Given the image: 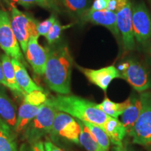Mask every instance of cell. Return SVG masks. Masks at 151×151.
<instances>
[{"mask_svg":"<svg viewBox=\"0 0 151 151\" xmlns=\"http://www.w3.org/2000/svg\"><path fill=\"white\" fill-rule=\"evenodd\" d=\"M47 51L48 58L43 74L47 86L59 94H69L73 67V58L69 46L61 43L47 48Z\"/></svg>","mask_w":151,"mask_h":151,"instance_id":"6da1fadb","label":"cell"},{"mask_svg":"<svg viewBox=\"0 0 151 151\" xmlns=\"http://www.w3.org/2000/svg\"><path fill=\"white\" fill-rule=\"evenodd\" d=\"M47 105L65 112L82 122H88L101 127L109 116L97 107V104L74 95L58 94L48 98Z\"/></svg>","mask_w":151,"mask_h":151,"instance_id":"7a4b0ae2","label":"cell"},{"mask_svg":"<svg viewBox=\"0 0 151 151\" xmlns=\"http://www.w3.org/2000/svg\"><path fill=\"white\" fill-rule=\"evenodd\" d=\"M141 111L133 127L128 134L134 143L151 148V92L140 93Z\"/></svg>","mask_w":151,"mask_h":151,"instance_id":"3957f363","label":"cell"},{"mask_svg":"<svg viewBox=\"0 0 151 151\" xmlns=\"http://www.w3.org/2000/svg\"><path fill=\"white\" fill-rule=\"evenodd\" d=\"M58 110L43 104L35 118L24 131V138L31 144L38 142L41 138L50 134L55 117Z\"/></svg>","mask_w":151,"mask_h":151,"instance_id":"277c9868","label":"cell"},{"mask_svg":"<svg viewBox=\"0 0 151 151\" xmlns=\"http://www.w3.org/2000/svg\"><path fill=\"white\" fill-rule=\"evenodd\" d=\"M120 78L124 79L133 89L139 93L147 91L151 88V78L148 71L141 62L129 59L118 67Z\"/></svg>","mask_w":151,"mask_h":151,"instance_id":"5b68a950","label":"cell"},{"mask_svg":"<svg viewBox=\"0 0 151 151\" xmlns=\"http://www.w3.org/2000/svg\"><path fill=\"white\" fill-rule=\"evenodd\" d=\"M11 24L14 33L18 40L22 52H25L29 38L38 36V22L29 15L21 12L14 6H11Z\"/></svg>","mask_w":151,"mask_h":151,"instance_id":"8992f818","label":"cell"},{"mask_svg":"<svg viewBox=\"0 0 151 151\" xmlns=\"http://www.w3.org/2000/svg\"><path fill=\"white\" fill-rule=\"evenodd\" d=\"M0 47L11 58L24 62L23 55L15 36L9 13L0 6Z\"/></svg>","mask_w":151,"mask_h":151,"instance_id":"52a82bcc","label":"cell"},{"mask_svg":"<svg viewBox=\"0 0 151 151\" xmlns=\"http://www.w3.org/2000/svg\"><path fill=\"white\" fill-rule=\"evenodd\" d=\"M132 5L130 0L118 6L116 11L117 26L121 37L124 49L127 51L134 50L136 41L132 28Z\"/></svg>","mask_w":151,"mask_h":151,"instance_id":"ba28073f","label":"cell"},{"mask_svg":"<svg viewBox=\"0 0 151 151\" xmlns=\"http://www.w3.org/2000/svg\"><path fill=\"white\" fill-rule=\"evenodd\" d=\"M132 28L135 41L144 46L151 39V14L142 2L132 6Z\"/></svg>","mask_w":151,"mask_h":151,"instance_id":"9c48e42d","label":"cell"},{"mask_svg":"<svg viewBox=\"0 0 151 151\" xmlns=\"http://www.w3.org/2000/svg\"><path fill=\"white\" fill-rule=\"evenodd\" d=\"M81 125L70 115L58 111L55 117L50 135L62 137L75 143H79Z\"/></svg>","mask_w":151,"mask_h":151,"instance_id":"30bf717a","label":"cell"},{"mask_svg":"<svg viewBox=\"0 0 151 151\" xmlns=\"http://www.w3.org/2000/svg\"><path fill=\"white\" fill-rule=\"evenodd\" d=\"M78 68L90 83L105 92L114 79L120 78V71L114 65L107 66L99 69H86L81 67Z\"/></svg>","mask_w":151,"mask_h":151,"instance_id":"8fae6325","label":"cell"},{"mask_svg":"<svg viewBox=\"0 0 151 151\" xmlns=\"http://www.w3.org/2000/svg\"><path fill=\"white\" fill-rule=\"evenodd\" d=\"M38 38V36H32L29 38L24 55L34 71L38 75L42 76L44 74L48 51L47 48H44L39 44Z\"/></svg>","mask_w":151,"mask_h":151,"instance_id":"7c38bea8","label":"cell"},{"mask_svg":"<svg viewBox=\"0 0 151 151\" xmlns=\"http://www.w3.org/2000/svg\"><path fill=\"white\" fill-rule=\"evenodd\" d=\"M81 22H89L94 24L101 25L107 28L113 35L119 39L120 35L117 26L116 12L107 9L102 11H91L88 10L81 18Z\"/></svg>","mask_w":151,"mask_h":151,"instance_id":"4fadbf2b","label":"cell"},{"mask_svg":"<svg viewBox=\"0 0 151 151\" xmlns=\"http://www.w3.org/2000/svg\"><path fill=\"white\" fill-rule=\"evenodd\" d=\"M13 66L14 67L15 75L17 83L21 88V90L24 93L27 94L35 91V90H41L43 91V88L40 86H37L34 81L32 80L31 77L28 74L25 67L23 64L19 60L11 58Z\"/></svg>","mask_w":151,"mask_h":151,"instance_id":"5bb4252c","label":"cell"},{"mask_svg":"<svg viewBox=\"0 0 151 151\" xmlns=\"http://www.w3.org/2000/svg\"><path fill=\"white\" fill-rule=\"evenodd\" d=\"M101 128L105 132L113 144L116 146H122V140L127 134V132L118 118L109 116Z\"/></svg>","mask_w":151,"mask_h":151,"instance_id":"9a60e30c","label":"cell"},{"mask_svg":"<svg viewBox=\"0 0 151 151\" xmlns=\"http://www.w3.org/2000/svg\"><path fill=\"white\" fill-rule=\"evenodd\" d=\"M41 106H34L23 101L17 113L16 123L14 129L16 133L19 134L24 131L28 124L39 113Z\"/></svg>","mask_w":151,"mask_h":151,"instance_id":"2e32d148","label":"cell"},{"mask_svg":"<svg viewBox=\"0 0 151 151\" xmlns=\"http://www.w3.org/2000/svg\"><path fill=\"white\" fill-rule=\"evenodd\" d=\"M141 107V100L140 97H130V102L127 108L121 115V122L127 129V134L131 131L134 124L140 115Z\"/></svg>","mask_w":151,"mask_h":151,"instance_id":"e0dca14e","label":"cell"},{"mask_svg":"<svg viewBox=\"0 0 151 151\" xmlns=\"http://www.w3.org/2000/svg\"><path fill=\"white\" fill-rule=\"evenodd\" d=\"M17 113L16 106L4 92L0 89V117L11 129H15Z\"/></svg>","mask_w":151,"mask_h":151,"instance_id":"ac0fdd59","label":"cell"},{"mask_svg":"<svg viewBox=\"0 0 151 151\" xmlns=\"http://www.w3.org/2000/svg\"><path fill=\"white\" fill-rule=\"evenodd\" d=\"M1 62L2 64L4 74L8 86L7 88H10L15 94L18 95H25V93L17 83L14 67L11 62V58L6 54H3L1 56Z\"/></svg>","mask_w":151,"mask_h":151,"instance_id":"d6986e66","label":"cell"},{"mask_svg":"<svg viewBox=\"0 0 151 151\" xmlns=\"http://www.w3.org/2000/svg\"><path fill=\"white\" fill-rule=\"evenodd\" d=\"M65 10L73 18L81 21L83 16L90 9V0H57Z\"/></svg>","mask_w":151,"mask_h":151,"instance_id":"ffe728a7","label":"cell"},{"mask_svg":"<svg viewBox=\"0 0 151 151\" xmlns=\"http://www.w3.org/2000/svg\"><path fill=\"white\" fill-rule=\"evenodd\" d=\"M130 102V97L122 103H116L111 101L108 97H106L101 104H98L97 107L107 116L118 118L127 108Z\"/></svg>","mask_w":151,"mask_h":151,"instance_id":"44dd1931","label":"cell"},{"mask_svg":"<svg viewBox=\"0 0 151 151\" xmlns=\"http://www.w3.org/2000/svg\"><path fill=\"white\" fill-rule=\"evenodd\" d=\"M0 151H18L11 127L0 118Z\"/></svg>","mask_w":151,"mask_h":151,"instance_id":"7402d4cb","label":"cell"},{"mask_svg":"<svg viewBox=\"0 0 151 151\" xmlns=\"http://www.w3.org/2000/svg\"><path fill=\"white\" fill-rule=\"evenodd\" d=\"M78 122L81 128L79 143L82 145L87 151H104L88 128L81 120H78Z\"/></svg>","mask_w":151,"mask_h":151,"instance_id":"603a6c76","label":"cell"},{"mask_svg":"<svg viewBox=\"0 0 151 151\" xmlns=\"http://www.w3.org/2000/svg\"><path fill=\"white\" fill-rule=\"evenodd\" d=\"M82 122L91 132L92 135L95 138L96 141L99 143V145L102 148V150L104 151H108L109 150V148H110L111 141L108 136L105 133V132L99 126L96 125L94 124H92L88 122Z\"/></svg>","mask_w":151,"mask_h":151,"instance_id":"cb8c5ba5","label":"cell"},{"mask_svg":"<svg viewBox=\"0 0 151 151\" xmlns=\"http://www.w3.org/2000/svg\"><path fill=\"white\" fill-rule=\"evenodd\" d=\"M17 3L24 6H39L45 9H48L55 12H60V9L55 0H14Z\"/></svg>","mask_w":151,"mask_h":151,"instance_id":"d4e9b609","label":"cell"},{"mask_svg":"<svg viewBox=\"0 0 151 151\" xmlns=\"http://www.w3.org/2000/svg\"><path fill=\"white\" fill-rule=\"evenodd\" d=\"M73 25V24H69L67 25H62L60 24L59 20L57 19L55 22H54L52 26L49 30L48 33L46 36V40L48 41L49 44H52V43H55L60 39L61 34L64 30L68 29V28L71 27Z\"/></svg>","mask_w":151,"mask_h":151,"instance_id":"484cf974","label":"cell"},{"mask_svg":"<svg viewBox=\"0 0 151 151\" xmlns=\"http://www.w3.org/2000/svg\"><path fill=\"white\" fill-rule=\"evenodd\" d=\"M47 99V95L41 90H35L24 96V102L34 106H41L46 102Z\"/></svg>","mask_w":151,"mask_h":151,"instance_id":"4316f807","label":"cell"},{"mask_svg":"<svg viewBox=\"0 0 151 151\" xmlns=\"http://www.w3.org/2000/svg\"><path fill=\"white\" fill-rule=\"evenodd\" d=\"M57 20V18L54 15H51L48 19L45 20L44 21L39 22L38 23L37 25V32L38 35L39 36H44L46 37L47 34L48 33L49 30L52 26V24L55 20Z\"/></svg>","mask_w":151,"mask_h":151,"instance_id":"83f0119b","label":"cell"},{"mask_svg":"<svg viewBox=\"0 0 151 151\" xmlns=\"http://www.w3.org/2000/svg\"><path fill=\"white\" fill-rule=\"evenodd\" d=\"M109 0H94L89 10L91 11H102L107 9Z\"/></svg>","mask_w":151,"mask_h":151,"instance_id":"f1b7e54d","label":"cell"},{"mask_svg":"<svg viewBox=\"0 0 151 151\" xmlns=\"http://www.w3.org/2000/svg\"><path fill=\"white\" fill-rule=\"evenodd\" d=\"M44 148L45 151H65L50 141H46L44 143Z\"/></svg>","mask_w":151,"mask_h":151,"instance_id":"f546056e","label":"cell"},{"mask_svg":"<svg viewBox=\"0 0 151 151\" xmlns=\"http://www.w3.org/2000/svg\"><path fill=\"white\" fill-rule=\"evenodd\" d=\"M31 151H45L44 143L41 141L34 143L32 146Z\"/></svg>","mask_w":151,"mask_h":151,"instance_id":"4dcf8cb0","label":"cell"},{"mask_svg":"<svg viewBox=\"0 0 151 151\" xmlns=\"http://www.w3.org/2000/svg\"><path fill=\"white\" fill-rule=\"evenodd\" d=\"M0 84H2L6 87H7V83L6 81L4 74V71L2 68V64H1V60H0Z\"/></svg>","mask_w":151,"mask_h":151,"instance_id":"1f68e13d","label":"cell"},{"mask_svg":"<svg viewBox=\"0 0 151 151\" xmlns=\"http://www.w3.org/2000/svg\"><path fill=\"white\" fill-rule=\"evenodd\" d=\"M114 151H133V150L127 149L126 147H124L123 145H122L121 146H116V148H115Z\"/></svg>","mask_w":151,"mask_h":151,"instance_id":"d6a6232c","label":"cell"},{"mask_svg":"<svg viewBox=\"0 0 151 151\" xmlns=\"http://www.w3.org/2000/svg\"><path fill=\"white\" fill-rule=\"evenodd\" d=\"M148 57H149V58H150V61H151V43H150V46H149V48H148Z\"/></svg>","mask_w":151,"mask_h":151,"instance_id":"836d02e7","label":"cell"},{"mask_svg":"<svg viewBox=\"0 0 151 151\" xmlns=\"http://www.w3.org/2000/svg\"><path fill=\"white\" fill-rule=\"evenodd\" d=\"M55 1H57V0H55Z\"/></svg>","mask_w":151,"mask_h":151,"instance_id":"e575fe53","label":"cell"},{"mask_svg":"<svg viewBox=\"0 0 151 151\" xmlns=\"http://www.w3.org/2000/svg\"><path fill=\"white\" fill-rule=\"evenodd\" d=\"M0 1H1V0H0Z\"/></svg>","mask_w":151,"mask_h":151,"instance_id":"d590c367","label":"cell"}]
</instances>
